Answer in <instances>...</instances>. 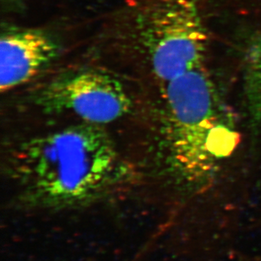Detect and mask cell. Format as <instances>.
<instances>
[{
	"label": "cell",
	"mask_w": 261,
	"mask_h": 261,
	"mask_svg": "<svg viewBox=\"0 0 261 261\" xmlns=\"http://www.w3.org/2000/svg\"><path fill=\"white\" fill-rule=\"evenodd\" d=\"M137 29L153 73L164 84L203 66L208 37L194 0H145Z\"/></svg>",
	"instance_id": "cell-3"
},
{
	"label": "cell",
	"mask_w": 261,
	"mask_h": 261,
	"mask_svg": "<svg viewBox=\"0 0 261 261\" xmlns=\"http://www.w3.org/2000/svg\"><path fill=\"white\" fill-rule=\"evenodd\" d=\"M32 101L46 114L69 113L98 125L118 120L132 109L123 85L111 74L96 69L60 75L40 87Z\"/></svg>",
	"instance_id": "cell-4"
},
{
	"label": "cell",
	"mask_w": 261,
	"mask_h": 261,
	"mask_svg": "<svg viewBox=\"0 0 261 261\" xmlns=\"http://www.w3.org/2000/svg\"><path fill=\"white\" fill-rule=\"evenodd\" d=\"M164 89L173 167L188 182L204 184L235 150L238 134L203 66L168 82Z\"/></svg>",
	"instance_id": "cell-2"
},
{
	"label": "cell",
	"mask_w": 261,
	"mask_h": 261,
	"mask_svg": "<svg viewBox=\"0 0 261 261\" xmlns=\"http://www.w3.org/2000/svg\"><path fill=\"white\" fill-rule=\"evenodd\" d=\"M246 88L250 106L261 120V37L252 44L248 54Z\"/></svg>",
	"instance_id": "cell-6"
},
{
	"label": "cell",
	"mask_w": 261,
	"mask_h": 261,
	"mask_svg": "<svg viewBox=\"0 0 261 261\" xmlns=\"http://www.w3.org/2000/svg\"><path fill=\"white\" fill-rule=\"evenodd\" d=\"M59 54L57 42L39 30H14L0 38V91L25 84Z\"/></svg>",
	"instance_id": "cell-5"
},
{
	"label": "cell",
	"mask_w": 261,
	"mask_h": 261,
	"mask_svg": "<svg viewBox=\"0 0 261 261\" xmlns=\"http://www.w3.org/2000/svg\"><path fill=\"white\" fill-rule=\"evenodd\" d=\"M6 169L20 201L46 210L93 203L128 174L108 132L87 122L15 144Z\"/></svg>",
	"instance_id": "cell-1"
}]
</instances>
